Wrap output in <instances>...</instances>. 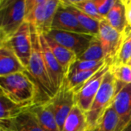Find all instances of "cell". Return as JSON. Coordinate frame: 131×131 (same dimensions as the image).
<instances>
[{"label": "cell", "instance_id": "cell-1", "mask_svg": "<svg viewBox=\"0 0 131 131\" xmlns=\"http://www.w3.org/2000/svg\"><path fill=\"white\" fill-rule=\"evenodd\" d=\"M30 28L32 40V51L26 72L37 88V103L48 102L54 97L57 92L51 82L45 63L39 34L35 28L31 25Z\"/></svg>", "mask_w": 131, "mask_h": 131}, {"label": "cell", "instance_id": "cell-2", "mask_svg": "<svg viewBox=\"0 0 131 131\" xmlns=\"http://www.w3.org/2000/svg\"><path fill=\"white\" fill-rule=\"evenodd\" d=\"M0 89L1 94L17 104L29 107L37 103V88L26 71L0 77Z\"/></svg>", "mask_w": 131, "mask_h": 131}, {"label": "cell", "instance_id": "cell-3", "mask_svg": "<svg viewBox=\"0 0 131 131\" xmlns=\"http://www.w3.org/2000/svg\"><path fill=\"white\" fill-rule=\"evenodd\" d=\"M59 5L60 0H26L25 22L38 34L49 32Z\"/></svg>", "mask_w": 131, "mask_h": 131}, {"label": "cell", "instance_id": "cell-4", "mask_svg": "<svg viewBox=\"0 0 131 131\" xmlns=\"http://www.w3.org/2000/svg\"><path fill=\"white\" fill-rule=\"evenodd\" d=\"M26 0H0V42L9 39L25 22Z\"/></svg>", "mask_w": 131, "mask_h": 131}, {"label": "cell", "instance_id": "cell-5", "mask_svg": "<svg viewBox=\"0 0 131 131\" xmlns=\"http://www.w3.org/2000/svg\"><path fill=\"white\" fill-rule=\"evenodd\" d=\"M116 94L117 81L109 68L89 111L85 113L88 130L98 124L106 111L113 104Z\"/></svg>", "mask_w": 131, "mask_h": 131}, {"label": "cell", "instance_id": "cell-6", "mask_svg": "<svg viewBox=\"0 0 131 131\" xmlns=\"http://www.w3.org/2000/svg\"><path fill=\"white\" fill-rule=\"evenodd\" d=\"M49 104L54 114L58 127L61 131L67 117L76 105L75 94L68 87L66 78L54 97L49 101Z\"/></svg>", "mask_w": 131, "mask_h": 131}, {"label": "cell", "instance_id": "cell-7", "mask_svg": "<svg viewBox=\"0 0 131 131\" xmlns=\"http://www.w3.org/2000/svg\"><path fill=\"white\" fill-rule=\"evenodd\" d=\"M109 68V65L107 64H104L78 92L75 93V104L84 113L89 111Z\"/></svg>", "mask_w": 131, "mask_h": 131}, {"label": "cell", "instance_id": "cell-8", "mask_svg": "<svg viewBox=\"0 0 131 131\" xmlns=\"http://www.w3.org/2000/svg\"><path fill=\"white\" fill-rule=\"evenodd\" d=\"M27 69L32 51V40L30 25L25 22L8 40L5 41Z\"/></svg>", "mask_w": 131, "mask_h": 131}, {"label": "cell", "instance_id": "cell-9", "mask_svg": "<svg viewBox=\"0 0 131 131\" xmlns=\"http://www.w3.org/2000/svg\"><path fill=\"white\" fill-rule=\"evenodd\" d=\"M52 39L61 45L74 52L77 57L81 54L90 45L93 35L78 32L65 31L56 29H51L46 33Z\"/></svg>", "mask_w": 131, "mask_h": 131}, {"label": "cell", "instance_id": "cell-10", "mask_svg": "<svg viewBox=\"0 0 131 131\" xmlns=\"http://www.w3.org/2000/svg\"><path fill=\"white\" fill-rule=\"evenodd\" d=\"M113 107L119 118L116 131H123L131 124V84L117 81V94Z\"/></svg>", "mask_w": 131, "mask_h": 131}, {"label": "cell", "instance_id": "cell-11", "mask_svg": "<svg viewBox=\"0 0 131 131\" xmlns=\"http://www.w3.org/2000/svg\"><path fill=\"white\" fill-rule=\"evenodd\" d=\"M98 38L101 41L104 60L107 65H111L119 48L122 34L115 30L104 18L100 21Z\"/></svg>", "mask_w": 131, "mask_h": 131}, {"label": "cell", "instance_id": "cell-12", "mask_svg": "<svg viewBox=\"0 0 131 131\" xmlns=\"http://www.w3.org/2000/svg\"><path fill=\"white\" fill-rule=\"evenodd\" d=\"M40 38V43L41 51L43 54V58L45 60V63L51 80V82L56 90V92L60 89L64 81L66 78V74L63 71L61 66L55 58L54 55L53 54L52 51H51L44 35L39 34Z\"/></svg>", "mask_w": 131, "mask_h": 131}, {"label": "cell", "instance_id": "cell-13", "mask_svg": "<svg viewBox=\"0 0 131 131\" xmlns=\"http://www.w3.org/2000/svg\"><path fill=\"white\" fill-rule=\"evenodd\" d=\"M51 29L88 34L80 24L76 15L70 10L62 0L60 1V5L56 12Z\"/></svg>", "mask_w": 131, "mask_h": 131}, {"label": "cell", "instance_id": "cell-14", "mask_svg": "<svg viewBox=\"0 0 131 131\" xmlns=\"http://www.w3.org/2000/svg\"><path fill=\"white\" fill-rule=\"evenodd\" d=\"M0 131H45L28 108L13 119L0 121Z\"/></svg>", "mask_w": 131, "mask_h": 131}, {"label": "cell", "instance_id": "cell-15", "mask_svg": "<svg viewBox=\"0 0 131 131\" xmlns=\"http://www.w3.org/2000/svg\"><path fill=\"white\" fill-rule=\"evenodd\" d=\"M27 69L6 41L0 42V77L25 72Z\"/></svg>", "mask_w": 131, "mask_h": 131}, {"label": "cell", "instance_id": "cell-16", "mask_svg": "<svg viewBox=\"0 0 131 131\" xmlns=\"http://www.w3.org/2000/svg\"><path fill=\"white\" fill-rule=\"evenodd\" d=\"M28 111L33 114L45 131H61L49 101L35 104L28 107Z\"/></svg>", "mask_w": 131, "mask_h": 131}, {"label": "cell", "instance_id": "cell-17", "mask_svg": "<svg viewBox=\"0 0 131 131\" xmlns=\"http://www.w3.org/2000/svg\"><path fill=\"white\" fill-rule=\"evenodd\" d=\"M44 36L51 51L67 76L71 66L77 60V55L71 51L58 44L48 35L44 34Z\"/></svg>", "mask_w": 131, "mask_h": 131}, {"label": "cell", "instance_id": "cell-18", "mask_svg": "<svg viewBox=\"0 0 131 131\" xmlns=\"http://www.w3.org/2000/svg\"><path fill=\"white\" fill-rule=\"evenodd\" d=\"M105 19L118 32L121 34L124 32L128 24L126 16V8L123 0H116L114 7L107 14Z\"/></svg>", "mask_w": 131, "mask_h": 131}, {"label": "cell", "instance_id": "cell-19", "mask_svg": "<svg viewBox=\"0 0 131 131\" xmlns=\"http://www.w3.org/2000/svg\"><path fill=\"white\" fill-rule=\"evenodd\" d=\"M88 124L85 113L77 105L67 117L61 131H88Z\"/></svg>", "mask_w": 131, "mask_h": 131}, {"label": "cell", "instance_id": "cell-20", "mask_svg": "<svg viewBox=\"0 0 131 131\" xmlns=\"http://www.w3.org/2000/svg\"><path fill=\"white\" fill-rule=\"evenodd\" d=\"M131 58V28L128 25L122 33L121 41L115 55V58L110 65L127 64Z\"/></svg>", "mask_w": 131, "mask_h": 131}, {"label": "cell", "instance_id": "cell-21", "mask_svg": "<svg viewBox=\"0 0 131 131\" xmlns=\"http://www.w3.org/2000/svg\"><path fill=\"white\" fill-rule=\"evenodd\" d=\"M28 108L14 103L0 93V121L13 119Z\"/></svg>", "mask_w": 131, "mask_h": 131}, {"label": "cell", "instance_id": "cell-22", "mask_svg": "<svg viewBox=\"0 0 131 131\" xmlns=\"http://www.w3.org/2000/svg\"><path fill=\"white\" fill-rule=\"evenodd\" d=\"M77 60L88 61H101L104 60L102 45L98 36H94L88 48L77 57Z\"/></svg>", "mask_w": 131, "mask_h": 131}, {"label": "cell", "instance_id": "cell-23", "mask_svg": "<svg viewBox=\"0 0 131 131\" xmlns=\"http://www.w3.org/2000/svg\"><path fill=\"white\" fill-rule=\"evenodd\" d=\"M63 2H64V1H63ZM64 4L76 15L80 24L84 28V30L88 32V34L93 35V36H98L99 28H100V21L88 16V15L83 13L82 12H81L80 10H78V8H76L74 6L67 5L66 3H64Z\"/></svg>", "mask_w": 131, "mask_h": 131}, {"label": "cell", "instance_id": "cell-24", "mask_svg": "<svg viewBox=\"0 0 131 131\" xmlns=\"http://www.w3.org/2000/svg\"><path fill=\"white\" fill-rule=\"evenodd\" d=\"M119 118L113 104L106 111L98 124L88 131H116Z\"/></svg>", "mask_w": 131, "mask_h": 131}, {"label": "cell", "instance_id": "cell-25", "mask_svg": "<svg viewBox=\"0 0 131 131\" xmlns=\"http://www.w3.org/2000/svg\"><path fill=\"white\" fill-rule=\"evenodd\" d=\"M101 68H95V69H91V70H88V71H79V72H76V73H74L72 74L68 75L66 77V81H67V83H68V87L75 94Z\"/></svg>", "mask_w": 131, "mask_h": 131}, {"label": "cell", "instance_id": "cell-26", "mask_svg": "<svg viewBox=\"0 0 131 131\" xmlns=\"http://www.w3.org/2000/svg\"><path fill=\"white\" fill-rule=\"evenodd\" d=\"M63 1L67 5L75 7L83 13L88 15V16L94 19H97L100 21L104 19L97 12L94 0H63Z\"/></svg>", "mask_w": 131, "mask_h": 131}, {"label": "cell", "instance_id": "cell-27", "mask_svg": "<svg viewBox=\"0 0 131 131\" xmlns=\"http://www.w3.org/2000/svg\"><path fill=\"white\" fill-rule=\"evenodd\" d=\"M110 71L117 81L122 84H131V67L128 64L109 66Z\"/></svg>", "mask_w": 131, "mask_h": 131}, {"label": "cell", "instance_id": "cell-28", "mask_svg": "<svg viewBox=\"0 0 131 131\" xmlns=\"http://www.w3.org/2000/svg\"><path fill=\"white\" fill-rule=\"evenodd\" d=\"M106 64L105 60L101 61H78L76 60L74 64L71 66L68 73L67 74H72L76 72L83 71H88L95 68H100L102 66ZM66 76V77H67Z\"/></svg>", "mask_w": 131, "mask_h": 131}, {"label": "cell", "instance_id": "cell-29", "mask_svg": "<svg viewBox=\"0 0 131 131\" xmlns=\"http://www.w3.org/2000/svg\"><path fill=\"white\" fill-rule=\"evenodd\" d=\"M94 2L99 14L105 18L114 7L116 0H94Z\"/></svg>", "mask_w": 131, "mask_h": 131}, {"label": "cell", "instance_id": "cell-30", "mask_svg": "<svg viewBox=\"0 0 131 131\" xmlns=\"http://www.w3.org/2000/svg\"><path fill=\"white\" fill-rule=\"evenodd\" d=\"M126 8V16L128 25L131 28V0H123Z\"/></svg>", "mask_w": 131, "mask_h": 131}, {"label": "cell", "instance_id": "cell-31", "mask_svg": "<svg viewBox=\"0 0 131 131\" xmlns=\"http://www.w3.org/2000/svg\"><path fill=\"white\" fill-rule=\"evenodd\" d=\"M123 131H131V124L130 125H128Z\"/></svg>", "mask_w": 131, "mask_h": 131}, {"label": "cell", "instance_id": "cell-32", "mask_svg": "<svg viewBox=\"0 0 131 131\" xmlns=\"http://www.w3.org/2000/svg\"><path fill=\"white\" fill-rule=\"evenodd\" d=\"M127 64H128L129 66H130L131 67V58H130V61H129V63H128Z\"/></svg>", "mask_w": 131, "mask_h": 131}]
</instances>
